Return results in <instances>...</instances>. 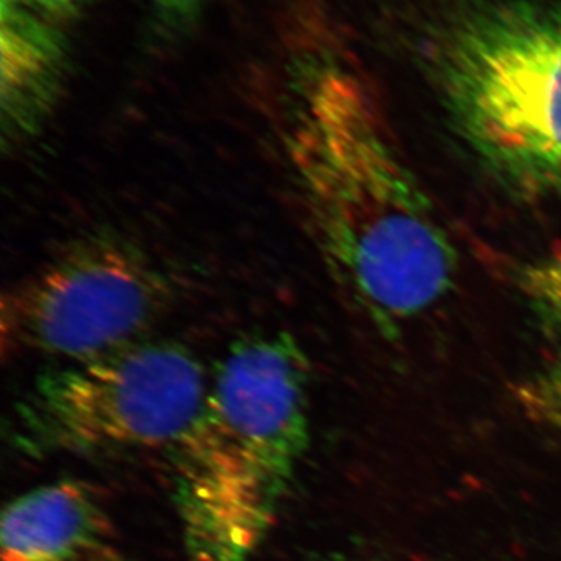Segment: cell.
<instances>
[{"label":"cell","mask_w":561,"mask_h":561,"mask_svg":"<svg viewBox=\"0 0 561 561\" xmlns=\"http://www.w3.org/2000/svg\"><path fill=\"white\" fill-rule=\"evenodd\" d=\"M154 11L164 24L181 27L194 20L201 11L203 0H150Z\"/></svg>","instance_id":"10"},{"label":"cell","mask_w":561,"mask_h":561,"mask_svg":"<svg viewBox=\"0 0 561 561\" xmlns=\"http://www.w3.org/2000/svg\"><path fill=\"white\" fill-rule=\"evenodd\" d=\"M83 561H135L128 559V557L121 556V553L110 552V551H101L91 556L90 559Z\"/></svg>","instance_id":"12"},{"label":"cell","mask_w":561,"mask_h":561,"mask_svg":"<svg viewBox=\"0 0 561 561\" xmlns=\"http://www.w3.org/2000/svg\"><path fill=\"white\" fill-rule=\"evenodd\" d=\"M9 2H18V0H2V3ZM21 2L47 11V13L66 14L76 10L83 0H21Z\"/></svg>","instance_id":"11"},{"label":"cell","mask_w":561,"mask_h":561,"mask_svg":"<svg viewBox=\"0 0 561 561\" xmlns=\"http://www.w3.org/2000/svg\"><path fill=\"white\" fill-rule=\"evenodd\" d=\"M173 286L125 239L92 236L22 276L0 301L3 353L92 359L144 341Z\"/></svg>","instance_id":"5"},{"label":"cell","mask_w":561,"mask_h":561,"mask_svg":"<svg viewBox=\"0 0 561 561\" xmlns=\"http://www.w3.org/2000/svg\"><path fill=\"white\" fill-rule=\"evenodd\" d=\"M298 88L283 140L313 242L353 308L397 335L453 290L456 247L362 81L324 68Z\"/></svg>","instance_id":"1"},{"label":"cell","mask_w":561,"mask_h":561,"mask_svg":"<svg viewBox=\"0 0 561 561\" xmlns=\"http://www.w3.org/2000/svg\"><path fill=\"white\" fill-rule=\"evenodd\" d=\"M209 381L173 341H140L41 373L14 405L11 446L28 459L168 448L191 430Z\"/></svg>","instance_id":"4"},{"label":"cell","mask_w":561,"mask_h":561,"mask_svg":"<svg viewBox=\"0 0 561 561\" xmlns=\"http://www.w3.org/2000/svg\"><path fill=\"white\" fill-rule=\"evenodd\" d=\"M515 284L546 332L561 341V247L523 264Z\"/></svg>","instance_id":"8"},{"label":"cell","mask_w":561,"mask_h":561,"mask_svg":"<svg viewBox=\"0 0 561 561\" xmlns=\"http://www.w3.org/2000/svg\"><path fill=\"white\" fill-rule=\"evenodd\" d=\"M309 375L287 331L247 332L221 357L171 449L191 561H250L267 537L308 451Z\"/></svg>","instance_id":"2"},{"label":"cell","mask_w":561,"mask_h":561,"mask_svg":"<svg viewBox=\"0 0 561 561\" xmlns=\"http://www.w3.org/2000/svg\"><path fill=\"white\" fill-rule=\"evenodd\" d=\"M518 400L535 419L561 426V356L518 387Z\"/></svg>","instance_id":"9"},{"label":"cell","mask_w":561,"mask_h":561,"mask_svg":"<svg viewBox=\"0 0 561 561\" xmlns=\"http://www.w3.org/2000/svg\"><path fill=\"white\" fill-rule=\"evenodd\" d=\"M2 138L20 144L44 127L60 91V36L20 3H2L0 21Z\"/></svg>","instance_id":"7"},{"label":"cell","mask_w":561,"mask_h":561,"mask_svg":"<svg viewBox=\"0 0 561 561\" xmlns=\"http://www.w3.org/2000/svg\"><path fill=\"white\" fill-rule=\"evenodd\" d=\"M421 25V66L465 149L515 197H561V2L445 0Z\"/></svg>","instance_id":"3"},{"label":"cell","mask_w":561,"mask_h":561,"mask_svg":"<svg viewBox=\"0 0 561 561\" xmlns=\"http://www.w3.org/2000/svg\"><path fill=\"white\" fill-rule=\"evenodd\" d=\"M111 519L98 494L76 479L25 491L0 522L2 561H83L105 551Z\"/></svg>","instance_id":"6"}]
</instances>
